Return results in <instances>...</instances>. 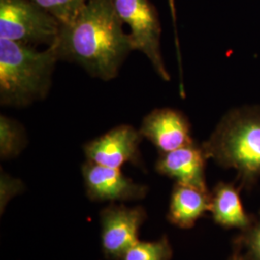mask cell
<instances>
[{
  "label": "cell",
  "instance_id": "11",
  "mask_svg": "<svg viewBox=\"0 0 260 260\" xmlns=\"http://www.w3.org/2000/svg\"><path fill=\"white\" fill-rule=\"evenodd\" d=\"M241 187L235 183L218 182L210 192V212L214 223L225 230L236 229L244 232L250 228L254 215L248 213L242 204Z\"/></svg>",
  "mask_w": 260,
  "mask_h": 260
},
{
  "label": "cell",
  "instance_id": "17",
  "mask_svg": "<svg viewBox=\"0 0 260 260\" xmlns=\"http://www.w3.org/2000/svg\"><path fill=\"white\" fill-rule=\"evenodd\" d=\"M1 206L6 205L7 202L14 196L19 194L23 189V185L19 179L10 177L5 173H1Z\"/></svg>",
  "mask_w": 260,
  "mask_h": 260
},
{
  "label": "cell",
  "instance_id": "15",
  "mask_svg": "<svg viewBox=\"0 0 260 260\" xmlns=\"http://www.w3.org/2000/svg\"><path fill=\"white\" fill-rule=\"evenodd\" d=\"M42 9L47 11L59 20L61 24H66L75 19L78 12L83 8L89 0H31Z\"/></svg>",
  "mask_w": 260,
  "mask_h": 260
},
{
  "label": "cell",
  "instance_id": "10",
  "mask_svg": "<svg viewBox=\"0 0 260 260\" xmlns=\"http://www.w3.org/2000/svg\"><path fill=\"white\" fill-rule=\"evenodd\" d=\"M207 160L202 145L193 143L173 151L160 153L155 170L160 175L175 179L177 183L209 191L205 178Z\"/></svg>",
  "mask_w": 260,
  "mask_h": 260
},
{
  "label": "cell",
  "instance_id": "8",
  "mask_svg": "<svg viewBox=\"0 0 260 260\" xmlns=\"http://www.w3.org/2000/svg\"><path fill=\"white\" fill-rule=\"evenodd\" d=\"M84 185L88 198L93 202H130L144 199L148 186L133 181L121 169L105 167L86 161L82 165Z\"/></svg>",
  "mask_w": 260,
  "mask_h": 260
},
{
  "label": "cell",
  "instance_id": "9",
  "mask_svg": "<svg viewBox=\"0 0 260 260\" xmlns=\"http://www.w3.org/2000/svg\"><path fill=\"white\" fill-rule=\"evenodd\" d=\"M140 133L159 150L173 151L194 142L191 124L182 112L173 108H159L148 114L142 121Z\"/></svg>",
  "mask_w": 260,
  "mask_h": 260
},
{
  "label": "cell",
  "instance_id": "4",
  "mask_svg": "<svg viewBox=\"0 0 260 260\" xmlns=\"http://www.w3.org/2000/svg\"><path fill=\"white\" fill-rule=\"evenodd\" d=\"M61 23L31 0H0V38L27 46L56 43Z\"/></svg>",
  "mask_w": 260,
  "mask_h": 260
},
{
  "label": "cell",
  "instance_id": "14",
  "mask_svg": "<svg viewBox=\"0 0 260 260\" xmlns=\"http://www.w3.org/2000/svg\"><path fill=\"white\" fill-rule=\"evenodd\" d=\"M173 248L167 236L156 241H138L120 260H172Z\"/></svg>",
  "mask_w": 260,
  "mask_h": 260
},
{
  "label": "cell",
  "instance_id": "1",
  "mask_svg": "<svg viewBox=\"0 0 260 260\" xmlns=\"http://www.w3.org/2000/svg\"><path fill=\"white\" fill-rule=\"evenodd\" d=\"M112 0H89L75 19L61 24L54 46L59 59L82 67L104 81L115 78L133 49Z\"/></svg>",
  "mask_w": 260,
  "mask_h": 260
},
{
  "label": "cell",
  "instance_id": "18",
  "mask_svg": "<svg viewBox=\"0 0 260 260\" xmlns=\"http://www.w3.org/2000/svg\"><path fill=\"white\" fill-rule=\"evenodd\" d=\"M169 6H170V10H171V15H172V19H173V22H174V28H175V39H176V47H177V59H178L179 71H180V75H182L181 55H180V48H179V41H178V36H177L176 0H169Z\"/></svg>",
  "mask_w": 260,
  "mask_h": 260
},
{
  "label": "cell",
  "instance_id": "3",
  "mask_svg": "<svg viewBox=\"0 0 260 260\" xmlns=\"http://www.w3.org/2000/svg\"><path fill=\"white\" fill-rule=\"evenodd\" d=\"M59 60L54 45L38 50L0 38L1 105L22 107L46 98Z\"/></svg>",
  "mask_w": 260,
  "mask_h": 260
},
{
  "label": "cell",
  "instance_id": "6",
  "mask_svg": "<svg viewBox=\"0 0 260 260\" xmlns=\"http://www.w3.org/2000/svg\"><path fill=\"white\" fill-rule=\"evenodd\" d=\"M102 225V249L108 260H120L134 244L139 241V231L147 220L142 206L128 207L112 204L100 213Z\"/></svg>",
  "mask_w": 260,
  "mask_h": 260
},
{
  "label": "cell",
  "instance_id": "13",
  "mask_svg": "<svg viewBox=\"0 0 260 260\" xmlns=\"http://www.w3.org/2000/svg\"><path fill=\"white\" fill-rule=\"evenodd\" d=\"M27 145L24 128L19 122L0 116V157L3 160L18 156Z\"/></svg>",
  "mask_w": 260,
  "mask_h": 260
},
{
  "label": "cell",
  "instance_id": "2",
  "mask_svg": "<svg viewBox=\"0 0 260 260\" xmlns=\"http://www.w3.org/2000/svg\"><path fill=\"white\" fill-rule=\"evenodd\" d=\"M202 147L208 159L234 169L241 189L251 191L260 178L259 106L226 113Z\"/></svg>",
  "mask_w": 260,
  "mask_h": 260
},
{
  "label": "cell",
  "instance_id": "19",
  "mask_svg": "<svg viewBox=\"0 0 260 260\" xmlns=\"http://www.w3.org/2000/svg\"><path fill=\"white\" fill-rule=\"evenodd\" d=\"M229 260H247L244 252L242 251L241 247L239 245L233 243V253L230 256Z\"/></svg>",
  "mask_w": 260,
  "mask_h": 260
},
{
  "label": "cell",
  "instance_id": "16",
  "mask_svg": "<svg viewBox=\"0 0 260 260\" xmlns=\"http://www.w3.org/2000/svg\"><path fill=\"white\" fill-rule=\"evenodd\" d=\"M234 244L241 247L247 260H260V211L249 229L235 236Z\"/></svg>",
  "mask_w": 260,
  "mask_h": 260
},
{
  "label": "cell",
  "instance_id": "5",
  "mask_svg": "<svg viewBox=\"0 0 260 260\" xmlns=\"http://www.w3.org/2000/svg\"><path fill=\"white\" fill-rule=\"evenodd\" d=\"M122 23L130 28L134 50L145 54L163 80L170 81L160 48L161 24L157 11L149 0H112Z\"/></svg>",
  "mask_w": 260,
  "mask_h": 260
},
{
  "label": "cell",
  "instance_id": "7",
  "mask_svg": "<svg viewBox=\"0 0 260 260\" xmlns=\"http://www.w3.org/2000/svg\"><path fill=\"white\" fill-rule=\"evenodd\" d=\"M142 138L139 130L121 124L85 144L84 152L88 161L105 167L121 169L127 163L141 167Z\"/></svg>",
  "mask_w": 260,
  "mask_h": 260
},
{
  "label": "cell",
  "instance_id": "12",
  "mask_svg": "<svg viewBox=\"0 0 260 260\" xmlns=\"http://www.w3.org/2000/svg\"><path fill=\"white\" fill-rule=\"evenodd\" d=\"M210 207L209 191L176 182L171 194L167 219L177 228L189 230L206 212H210Z\"/></svg>",
  "mask_w": 260,
  "mask_h": 260
}]
</instances>
